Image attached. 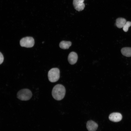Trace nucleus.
<instances>
[{"mask_svg": "<svg viewBox=\"0 0 131 131\" xmlns=\"http://www.w3.org/2000/svg\"><path fill=\"white\" fill-rule=\"evenodd\" d=\"M98 127V124L92 120H89L87 122L86 127L89 131H96Z\"/></svg>", "mask_w": 131, "mask_h": 131, "instance_id": "0eeeda50", "label": "nucleus"}, {"mask_svg": "<svg viewBox=\"0 0 131 131\" xmlns=\"http://www.w3.org/2000/svg\"><path fill=\"white\" fill-rule=\"evenodd\" d=\"M66 93L65 87L61 84H57L53 88L52 94L53 98L57 100H60L64 97Z\"/></svg>", "mask_w": 131, "mask_h": 131, "instance_id": "f257e3e1", "label": "nucleus"}, {"mask_svg": "<svg viewBox=\"0 0 131 131\" xmlns=\"http://www.w3.org/2000/svg\"><path fill=\"white\" fill-rule=\"evenodd\" d=\"M122 115L119 113H113L109 116V118L111 121L114 122H117L120 121L122 119Z\"/></svg>", "mask_w": 131, "mask_h": 131, "instance_id": "423d86ee", "label": "nucleus"}, {"mask_svg": "<svg viewBox=\"0 0 131 131\" xmlns=\"http://www.w3.org/2000/svg\"><path fill=\"white\" fill-rule=\"evenodd\" d=\"M4 60V57L2 54L0 52V65L3 62Z\"/></svg>", "mask_w": 131, "mask_h": 131, "instance_id": "ddd939ff", "label": "nucleus"}, {"mask_svg": "<svg viewBox=\"0 0 131 131\" xmlns=\"http://www.w3.org/2000/svg\"><path fill=\"white\" fill-rule=\"evenodd\" d=\"M84 0H73V4L74 8L78 11L83 10L85 7Z\"/></svg>", "mask_w": 131, "mask_h": 131, "instance_id": "39448f33", "label": "nucleus"}, {"mask_svg": "<svg viewBox=\"0 0 131 131\" xmlns=\"http://www.w3.org/2000/svg\"><path fill=\"white\" fill-rule=\"evenodd\" d=\"M121 51L123 56L128 57H131V48L127 47L123 48Z\"/></svg>", "mask_w": 131, "mask_h": 131, "instance_id": "9b49d317", "label": "nucleus"}, {"mask_svg": "<svg viewBox=\"0 0 131 131\" xmlns=\"http://www.w3.org/2000/svg\"><path fill=\"white\" fill-rule=\"evenodd\" d=\"M131 26V22L130 21H127L123 27V29L125 32H127L129 28Z\"/></svg>", "mask_w": 131, "mask_h": 131, "instance_id": "f8f14e48", "label": "nucleus"}, {"mask_svg": "<svg viewBox=\"0 0 131 131\" xmlns=\"http://www.w3.org/2000/svg\"><path fill=\"white\" fill-rule=\"evenodd\" d=\"M72 43L70 41H62L60 43L59 46L61 48L66 49H68L71 46Z\"/></svg>", "mask_w": 131, "mask_h": 131, "instance_id": "9d476101", "label": "nucleus"}, {"mask_svg": "<svg viewBox=\"0 0 131 131\" xmlns=\"http://www.w3.org/2000/svg\"><path fill=\"white\" fill-rule=\"evenodd\" d=\"M32 96L31 91L29 89H25L19 91L17 94V98L22 101H27L29 100Z\"/></svg>", "mask_w": 131, "mask_h": 131, "instance_id": "f03ea898", "label": "nucleus"}, {"mask_svg": "<svg viewBox=\"0 0 131 131\" xmlns=\"http://www.w3.org/2000/svg\"><path fill=\"white\" fill-rule=\"evenodd\" d=\"M127 21L125 18L121 17L117 18L116 20V25L119 28H123Z\"/></svg>", "mask_w": 131, "mask_h": 131, "instance_id": "1a4fd4ad", "label": "nucleus"}, {"mask_svg": "<svg viewBox=\"0 0 131 131\" xmlns=\"http://www.w3.org/2000/svg\"><path fill=\"white\" fill-rule=\"evenodd\" d=\"M20 43L22 47L31 48L34 44V40L32 37H26L22 38L20 41Z\"/></svg>", "mask_w": 131, "mask_h": 131, "instance_id": "20e7f679", "label": "nucleus"}, {"mask_svg": "<svg viewBox=\"0 0 131 131\" xmlns=\"http://www.w3.org/2000/svg\"><path fill=\"white\" fill-rule=\"evenodd\" d=\"M48 77L49 80L52 82L57 81L60 77V71L57 68H53L48 72Z\"/></svg>", "mask_w": 131, "mask_h": 131, "instance_id": "7ed1b4c3", "label": "nucleus"}, {"mask_svg": "<svg viewBox=\"0 0 131 131\" xmlns=\"http://www.w3.org/2000/svg\"><path fill=\"white\" fill-rule=\"evenodd\" d=\"M78 56L77 53L75 52H72L69 54L68 56V60L70 64L74 65L77 62Z\"/></svg>", "mask_w": 131, "mask_h": 131, "instance_id": "6e6552de", "label": "nucleus"}]
</instances>
